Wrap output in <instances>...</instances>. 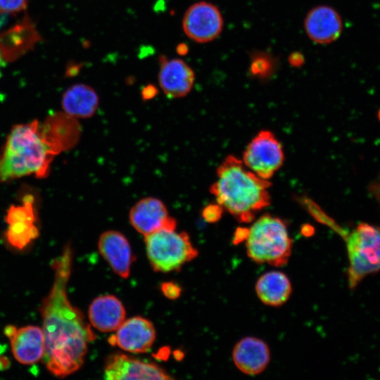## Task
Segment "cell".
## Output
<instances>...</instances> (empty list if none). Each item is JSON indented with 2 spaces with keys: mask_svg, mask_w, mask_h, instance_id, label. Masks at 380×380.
<instances>
[{
  "mask_svg": "<svg viewBox=\"0 0 380 380\" xmlns=\"http://www.w3.org/2000/svg\"><path fill=\"white\" fill-rule=\"evenodd\" d=\"M72 265V249L68 244L51 262L54 280L40 308L44 336L42 361L50 373L60 378L82 366L88 346L96 339L82 312L70 303L67 296Z\"/></svg>",
  "mask_w": 380,
  "mask_h": 380,
  "instance_id": "1",
  "label": "cell"
},
{
  "mask_svg": "<svg viewBox=\"0 0 380 380\" xmlns=\"http://www.w3.org/2000/svg\"><path fill=\"white\" fill-rule=\"evenodd\" d=\"M210 192L217 203L239 222H251L270 205V180L258 177L242 160L229 155L219 165Z\"/></svg>",
  "mask_w": 380,
  "mask_h": 380,
  "instance_id": "2",
  "label": "cell"
},
{
  "mask_svg": "<svg viewBox=\"0 0 380 380\" xmlns=\"http://www.w3.org/2000/svg\"><path fill=\"white\" fill-rule=\"evenodd\" d=\"M37 120L13 126L0 150V183L34 175L46 177L56 155L43 138Z\"/></svg>",
  "mask_w": 380,
  "mask_h": 380,
  "instance_id": "3",
  "label": "cell"
},
{
  "mask_svg": "<svg viewBox=\"0 0 380 380\" xmlns=\"http://www.w3.org/2000/svg\"><path fill=\"white\" fill-rule=\"evenodd\" d=\"M245 240L248 256L259 264L283 266L291 254L292 240L286 223L270 214L254 222Z\"/></svg>",
  "mask_w": 380,
  "mask_h": 380,
  "instance_id": "4",
  "label": "cell"
},
{
  "mask_svg": "<svg viewBox=\"0 0 380 380\" xmlns=\"http://www.w3.org/2000/svg\"><path fill=\"white\" fill-rule=\"evenodd\" d=\"M144 242L147 258L156 272L179 270L198 255V251L184 232L162 229L145 236Z\"/></svg>",
  "mask_w": 380,
  "mask_h": 380,
  "instance_id": "5",
  "label": "cell"
},
{
  "mask_svg": "<svg viewBox=\"0 0 380 380\" xmlns=\"http://www.w3.org/2000/svg\"><path fill=\"white\" fill-rule=\"evenodd\" d=\"M349 286L356 287L369 274L380 271V227L360 223L347 239Z\"/></svg>",
  "mask_w": 380,
  "mask_h": 380,
  "instance_id": "6",
  "label": "cell"
},
{
  "mask_svg": "<svg viewBox=\"0 0 380 380\" xmlns=\"http://www.w3.org/2000/svg\"><path fill=\"white\" fill-rule=\"evenodd\" d=\"M241 160L258 177L269 180L282 166L284 153L274 134L270 130L263 129L248 143Z\"/></svg>",
  "mask_w": 380,
  "mask_h": 380,
  "instance_id": "7",
  "label": "cell"
},
{
  "mask_svg": "<svg viewBox=\"0 0 380 380\" xmlns=\"http://www.w3.org/2000/svg\"><path fill=\"white\" fill-rule=\"evenodd\" d=\"M224 28V18L219 8L208 1H201L191 5L182 19L185 34L197 43H208L216 39Z\"/></svg>",
  "mask_w": 380,
  "mask_h": 380,
  "instance_id": "8",
  "label": "cell"
},
{
  "mask_svg": "<svg viewBox=\"0 0 380 380\" xmlns=\"http://www.w3.org/2000/svg\"><path fill=\"white\" fill-rule=\"evenodd\" d=\"M5 221L8 224L6 241L15 249L23 250L37 239L39 230L34 196L25 195L20 203L11 205L6 211Z\"/></svg>",
  "mask_w": 380,
  "mask_h": 380,
  "instance_id": "9",
  "label": "cell"
},
{
  "mask_svg": "<svg viewBox=\"0 0 380 380\" xmlns=\"http://www.w3.org/2000/svg\"><path fill=\"white\" fill-rule=\"evenodd\" d=\"M131 225L144 236L162 229H176L177 221L169 215L160 199L148 196L138 201L129 210Z\"/></svg>",
  "mask_w": 380,
  "mask_h": 380,
  "instance_id": "10",
  "label": "cell"
},
{
  "mask_svg": "<svg viewBox=\"0 0 380 380\" xmlns=\"http://www.w3.org/2000/svg\"><path fill=\"white\" fill-rule=\"evenodd\" d=\"M343 20L339 13L326 4L310 8L303 20V28L308 37L320 45L336 41L343 32Z\"/></svg>",
  "mask_w": 380,
  "mask_h": 380,
  "instance_id": "11",
  "label": "cell"
},
{
  "mask_svg": "<svg viewBox=\"0 0 380 380\" xmlns=\"http://www.w3.org/2000/svg\"><path fill=\"white\" fill-rule=\"evenodd\" d=\"M41 134L56 155L74 148L79 142L82 128L77 119L65 112H56L40 125Z\"/></svg>",
  "mask_w": 380,
  "mask_h": 380,
  "instance_id": "12",
  "label": "cell"
},
{
  "mask_svg": "<svg viewBox=\"0 0 380 380\" xmlns=\"http://www.w3.org/2000/svg\"><path fill=\"white\" fill-rule=\"evenodd\" d=\"M103 377L108 380L173 379L156 364L119 353L112 355L107 359Z\"/></svg>",
  "mask_w": 380,
  "mask_h": 380,
  "instance_id": "13",
  "label": "cell"
},
{
  "mask_svg": "<svg viewBox=\"0 0 380 380\" xmlns=\"http://www.w3.org/2000/svg\"><path fill=\"white\" fill-rule=\"evenodd\" d=\"M155 339L156 330L151 322L136 316L125 319L108 341L125 351L144 353L151 348Z\"/></svg>",
  "mask_w": 380,
  "mask_h": 380,
  "instance_id": "14",
  "label": "cell"
},
{
  "mask_svg": "<svg viewBox=\"0 0 380 380\" xmlns=\"http://www.w3.org/2000/svg\"><path fill=\"white\" fill-rule=\"evenodd\" d=\"M4 334L9 338L13 355L19 363L31 365L42 360L44 353L42 328L29 325L18 329L8 325Z\"/></svg>",
  "mask_w": 380,
  "mask_h": 380,
  "instance_id": "15",
  "label": "cell"
},
{
  "mask_svg": "<svg viewBox=\"0 0 380 380\" xmlns=\"http://www.w3.org/2000/svg\"><path fill=\"white\" fill-rule=\"evenodd\" d=\"M195 82L193 69L183 60L160 58L158 83L169 98H182L190 93Z\"/></svg>",
  "mask_w": 380,
  "mask_h": 380,
  "instance_id": "16",
  "label": "cell"
},
{
  "mask_svg": "<svg viewBox=\"0 0 380 380\" xmlns=\"http://www.w3.org/2000/svg\"><path fill=\"white\" fill-rule=\"evenodd\" d=\"M98 248L116 274L123 279L129 277L132 254L129 241L123 234L116 230L103 232L99 239Z\"/></svg>",
  "mask_w": 380,
  "mask_h": 380,
  "instance_id": "17",
  "label": "cell"
},
{
  "mask_svg": "<svg viewBox=\"0 0 380 380\" xmlns=\"http://www.w3.org/2000/svg\"><path fill=\"white\" fill-rule=\"evenodd\" d=\"M232 360L236 367L243 374L256 375L262 372L270 360L268 346L255 337H245L235 345Z\"/></svg>",
  "mask_w": 380,
  "mask_h": 380,
  "instance_id": "18",
  "label": "cell"
},
{
  "mask_svg": "<svg viewBox=\"0 0 380 380\" xmlns=\"http://www.w3.org/2000/svg\"><path fill=\"white\" fill-rule=\"evenodd\" d=\"M39 36L32 21L25 18L0 34V51L7 61H13L32 49Z\"/></svg>",
  "mask_w": 380,
  "mask_h": 380,
  "instance_id": "19",
  "label": "cell"
},
{
  "mask_svg": "<svg viewBox=\"0 0 380 380\" xmlns=\"http://www.w3.org/2000/svg\"><path fill=\"white\" fill-rule=\"evenodd\" d=\"M126 312L121 301L114 296L96 298L90 304L88 317L95 329L103 332L116 331L125 319Z\"/></svg>",
  "mask_w": 380,
  "mask_h": 380,
  "instance_id": "20",
  "label": "cell"
},
{
  "mask_svg": "<svg viewBox=\"0 0 380 380\" xmlns=\"http://www.w3.org/2000/svg\"><path fill=\"white\" fill-rule=\"evenodd\" d=\"M99 105V97L91 87L75 84L63 94L61 106L63 112L78 119L94 115Z\"/></svg>",
  "mask_w": 380,
  "mask_h": 380,
  "instance_id": "21",
  "label": "cell"
},
{
  "mask_svg": "<svg viewBox=\"0 0 380 380\" xmlns=\"http://www.w3.org/2000/svg\"><path fill=\"white\" fill-rule=\"evenodd\" d=\"M292 291L288 277L279 271L268 272L260 276L255 284V292L264 304L277 307L285 303Z\"/></svg>",
  "mask_w": 380,
  "mask_h": 380,
  "instance_id": "22",
  "label": "cell"
},
{
  "mask_svg": "<svg viewBox=\"0 0 380 380\" xmlns=\"http://www.w3.org/2000/svg\"><path fill=\"white\" fill-rule=\"evenodd\" d=\"M29 0H0V13H15L24 10Z\"/></svg>",
  "mask_w": 380,
  "mask_h": 380,
  "instance_id": "23",
  "label": "cell"
},
{
  "mask_svg": "<svg viewBox=\"0 0 380 380\" xmlns=\"http://www.w3.org/2000/svg\"><path fill=\"white\" fill-rule=\"evenodd\" d=\"M223 208L218 204H209L203 209L202 216L208 222H216L222 216Z\"/></svg>",
  "mask_w": 380,
  "mask_h": 380,
  "instance_id": "24",
  "label": "cell"
},
{
  "mask_svg": "<svg viewBox=\"0 0 380 380\" xmlns=\"http://www.w3.org/2000/svg\"><path fill=\"white\" fill-rule=\"evenodd\" d=\"M160 290L165 297L171 300L179 298L182 292L180 286L172 281L163 283L160 286Z\"/></svg>",
  "mask_w": 380,
  "mask_h": 380,
  "instance_id": "25",
  "label": "cell"
},
{
  "mask_svg": "<svg viewBox=\"0 0 380 380\" xmlns=\"http://www.w3.org/2000/svg\"><path fill=\"white\" fill-rule=\"evenodd\" d=\"M156 94L157 89L153 85H148L145 87L141 91L142 98L145 100L153 98Z\"/></svg>",
  "mask_w": 380,
  "mask_h": 380,
  "instance_id": "26",
  "label": "cell"
},
{
  "mask_svg": "<svg viewBox=\"0 0 380 380\" xmlns=\"http://www.w3.org/2000/svg\"><path fill=\"white\" fill-rule=\"evenodd\" d=\"M9 365L10 361L6 357H0V369H7Z\"/></svg>",
  "mask_w": 380,
  "mask_h": 380,
  "instance_id": "27",
  "label": "cell"
}]
</instances>
